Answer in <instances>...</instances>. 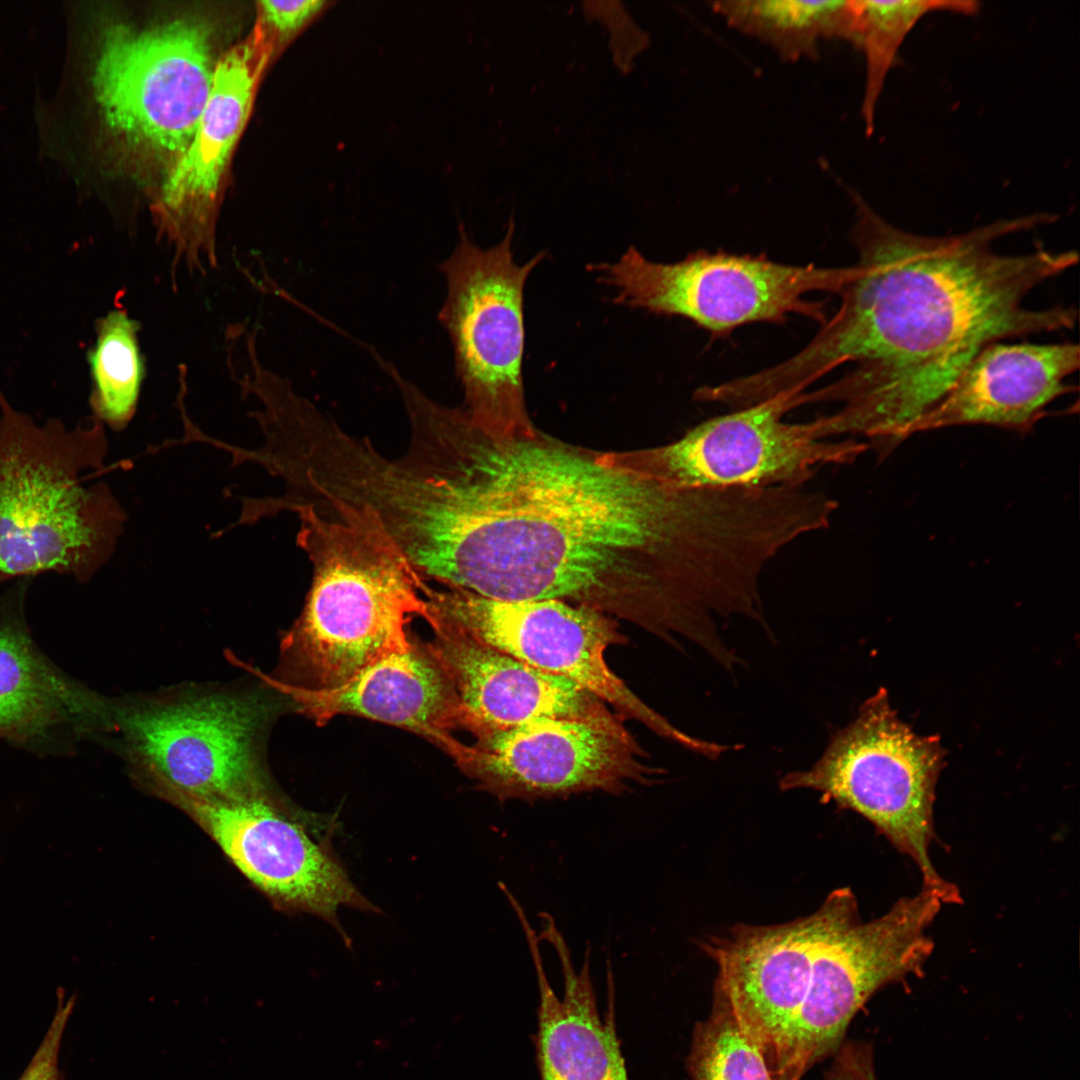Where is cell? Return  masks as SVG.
I'll return each instance as SVG.
<instances>
[{
	"label": "cell",
	"mask_w": 1080,
	"mask_h": 1080,
	"mask_svg": "<svg viewBox=\"0 0 1080 1080\" xmlns=\"http://www.w3.org/2000/svg\"><path fill=\"white\" fill-rule=\"evenodd\" d=\"M615 290L617 304L686 318L715 335L756 322L801 315L826 320L816 292L839 294L852 266L779 263L761 255L697 251L673 263L647 259L630 247L616 262L594 267Z\"/></svg>",
	"instance_id": "cell-7"
},
{
	"label": "cell",
	"mask_w": 1080,
	"mask_h": 1080,
	"mask_svg": "<svg viewBox=\"0 0 1080 1080\" xmlns=\"http://www.w3.org/2000/svg\"><path fill=\"white\" fill-rule=\"evenodd\" d=\"M64 1000L60 994L49 1028L18 1080H62L59 1069L60 1046L74 1007V999Z\"/></svg>",
	"instance_id": "cell-26"
},
{
	"label": "cell",
	"mask_w": 1080,
	"mask_h": 1080,
	"mask_svg": "<svg viewBox=\"0 0 1080 1080\" xmlns=\"http://www.w3.org/2000/svg\"><path fill=\"white\" fill-rule=\"evenodd\" d=\"M611 708L548 717L481 732L453 760L478 789L500 801H535L586 792L619 795L649 785L663 770Z\"/></svg>",
	"instance_id": "cell-13"
},
{
	"label": "cell",
	"mask_w": 1080,
	"mask_h": 1080,
	"mask_svg": "<svg viewBox=\"0 0 1080 1080\" xmlns=\"http://www.w3.org/2000/svg\"><path fill=\"white\" fill-rule=\"evenodd\" d=\"M327 5L322 0L259 1L258 24L278 41H283L298 32Z\"/></svg>",
	"instance_id": "cell-27"
},
{
	"label": "cell",
	"mask_w": 1080,
	"mask_h": 1080,
	"mask_svg": "<svg viewBox=\"0 0 1080 1080\" xmlns=\"http://www.w3.org/2000/svg\"><path fill=\"white\" fill-rule=\"evenodd\" d=\"M943 749L936 736H920L891 708L879 689L858 716L831 735L821 757L808 770L779 780L782 791L809 789L823 803L852 810L917 864L923 888L943 904H959L958 888L934 868L929 847L934 838L933 803Z\"/></svg>",
	"instance_id": "cell-6"
},
{
	"label": "cell",
	"mask_w": 1080,
	"mask_h": 1080,
	"mask_svg": "<svg viewBox=\"0 0 1080 1080\" xmlns=\"http://www.w3.org/2000/svg\"><path fill=\"white\" fill-rule=\"evenodd\" d=\"M1079 363L1076 343H991L973 358L941 401L912 425L907 438L960 425L1030 431L1048 415L1046 408L1053 401L1073 392L1066 380Z\"/></svg>",
	"instance_id": "cell-20"
},
{
	"label": "cell",
	"mask_w": 1080,
	"mask_h": 1080,
	"mask_svg": "<svg viewBox=\"0 0 1080 1080\" xmlns=\"http://www.w3.org/2000/svg\"><path fill=\"white\" fill-rule=\"evenodd\" d=\"M107 449L94 416L39 425L0 389V583L45 572L84 583L109 560L126 514L105 483L81 477Z\"/></svg>",
	"instance_id": "cell-4"
},
{
	"label": "cell",
	"mask_w": 1080,
	"mask_h": 1080,
	"mask_svg": "<svg viewBox=\"0 0 1080 1080\" xmlns=\"http://www.w3.org/2000/svg\"><path fill=\"white\" fill-rule=\"evenodd\" d=\"M427 443L455 545L453 588L589 607L670 643L689 632L709 541L698 490L535 426L491 431L464 408L438 405Z\"/></svg>",
	"instance_id": "cell-1"
},
{
	"label": "cell",
	"mask_w": 1080,
	"mask_h": 1080,
	"mask_svg": "<svg viewBox=\"0 0 1080 1080\" xmlns=\"http://www.w3.org/2000/svg\"><path fill=\"white\" fill-rule=\"evenodd\" d=\"M531 952L539 988L538 1028L535 1037L540 1080H629L615 1020V988L607 969V1009L600 1016L590 976L587 946L585 961L575 970L569 948L554 919L540 914L541 936L555 949L564 979L563 998L551 987L542 962L539 937L522 907L514 909Z\"/></svg>",
	"instance_id": "cell-21"
},
{
	"label": "cell",
	"mask_w": 1080,
	"mask_h": 1080,
	"mask_svg": "<svg viewBox=\"0 0 1080 1080\" xmlns=\"http://www.w3.org/2000/svg\"><path fill=\"white\" fill-rule=\"evenodd\" d=\"M297 544L312 564L300 617L281 643V677L296 688L336 687L372 662L409 649L413 616L430 614L424 581L363 508L307 507Z\"/></svg>",
	"instance_id": "cell-3"
},
{
	"label": "cell",
	"mask_w": 1080,
	"mask_h": 1080,
	"mask_svg": "<svg viewBox=\"0 0 1080 1080\" xmlns=\"http://www.w3.org/2000/svg\"><path fill=\"white\" fill-rule=\"evenodd\" d=\"M216 65L211 30L198 19L146 28L112 24L95 60L94 97L106 124L127 143L177 160L192 140Z\"/></svg>",
	"instance_id": "cell-11"
},
{
	"label": "cell",
	"mask_w": 1080,
	"mask_h": 1080,
	"mask_svg": "<svg viewBox=\"0 0 1080 1080\" xmlns=\"http://www.w3.org/2000/svg\"><path fill=\"white\" fill-rule=\"evenodd\" d=\"M687 1067L692 1080H776L762 1048L716 993L709 1016L695 1025Z\"/></svg>",
	"instance_id": "cell-25"
},
{
	"label": "cell",
	"mask_w": 1080,
	"mask_h": 1080,
	"mask_svg": "<svg viewBox=\"0 0 1080 1080\" xmlns=\"http://www.w3.org/2000/svg\"><path fill=\"white\" fill-rule=\"evenodd\" d=\"M511 218L503 239L490 248L474 244L462 228L450 256L439 266L447 293L439 321L451 340L464 409L495 432L534 427L524 398V286L545 257L515 262Z\"/></svg>",
	"instance_id": "cell-8"
},
{
	"label": "cell",
	"mask_w": 1080,
	"mask_h": 1080,
	"mask_svg": "<svg viewBox=\"0 0 1080 1080\" xmlns=\"http://www.w3.org/2000/svg\"><path fill=\"white\" fill-rule=\"evenodd\" d=\"M30 580L0 600V740L39 757L72 755L81 741L111 733V698L38 647L25 615Z\"/></svg>",
	"instance_id": "cell-17"
},
{
	"label": "cell",
	"mask_w": 1080,
	"mask_h": 1080,
	"mask_svg": "<svg viewBox=\"0 0 1080 1080\" xmlns=\"http://www.w3.org/2000/svg\"><path fill=\"white\" fill-rule=\"evenodd\" d=\"M267 680L317 725L341 714L361 716L412 731L451 758L462 742L453 732L475 730L446 673L414 639L409 649L379 658L333 688L307 690Z\"/></svg>",
	"instance_id": "cell-18"
},
{
	"label": "cell",
	"mask_w": 1080,
	"mask_h": 1080,
	"mask_svg": "<svg viewBox=\"0 0 1080 1080\" xmlns=\"http://www.w3.org/2000/svg\"><path fill=\"white\" fill-rule=\"evenodd\" d=\"M833 1056L834 1060L825 1080H877L869 1044L843 1042Z\"/></svg>",
	"instance_id": "cell-28"
},
{
	"label": "cell",
	"mask_w": 1080,
	"mask_h": 1080,
	"mask_svg": "<svg viewBox=\"0 0 1080 1080\" xmlns=\"http://www.w3.org/2000/svg\"><path fill=\"white\" fill-rule=\"evenodd\" d=\"M710 6L730 27L765 43L786 61L816 59L824 39H850L851 0H724Z\"/></svg>",
	"instance_id": "cell-22"
},
{
	"label": "cell",
	"mask_w": 1080,
	"mask_h": 1080,
	"mask_svg": "<svg viewBox=\"0 0 1080 1080\" xmlns=\"http://www.w3.org/2000/svg\"><path fill=\"white\" fill-rule=\"evenodd\" d=\"M855 208L851 241L858 253L835 314L800 351L756 372L762 397L802 392L846 363L839 380L807 393V402H839L821 416L823 438L862 436L879 458L907 439L987 345L1072 329L1077 310L1024 306L1038 285L1078 263L1076 250L1041 243L1002 254L995 243L1056 221L1033 213L967 232L929 236L901 229L846 187Z\"/></svg>",
	"instance_id": "cell-2"
},
{
	"label": "cell",
	"mask_w": 1080,
	"mask_h": 1080,
	"mask_svg": "<svg viewBox=\"0 0 1080 1080\" xmlns=\"http://www.w3.org/2000/svg\"><path fill=\"white\" fill-rule=\"evenodd\" d=\"M849 42L863 53L865 83L861 117L865 132H874L876 107L886 78L896 65L898 52L910 31L925 15L952 12L974 15L979 2L972 0H851Z\"/></svg>",
	"instance_id": "cell-23"
},
{
	"label": "cell",
	"mask_w": 1080,
	"mask_h": 1080,
	"mask_svg": "<svg viewBox=\"0 0 1080 1080\" xmlns=\"http://www.w3.org/2000/svg\"><path fill=\"white\" fill-rule=\"evenodd\" d=\"M851 896L850 888H838L809 916L777 925H737L700 944L718 968L714 993L762 1048L775 1078L817 947Z\"/></svg>",
	"instance_id": "cell-16"
},
{
	"label": "cell",
	"mask_w": 1080,
	"mask_h": 1080,
	"mask_svg": "<svg viewBox=\"0 0 1080 1080\" xmlns=\"http://www.w3.org/2000/svg\"><path fill=\"white\" fill-rule=\"evenodd\" d=\"M139 330L124 308L113 309L98 319L88 353L93 416L114 430L124 429L137 409L145 376Z\"/></svg>",
	"instance_id": "cell-24"
},
{
	"label": "cell",
	"mask_w": 1080,
	"mask_h": 1080,
	"mask_svg": "<svg viewBox=\"0 0 1080 1080\" xmlns=\"http://www.w3.org/2000/svg\"><path fill=\"white\" fill-rule=\"evenodd\" d=\"M804 392L780 393L705 420L661 446L602 453L612 465L686 488L805 486L823 466L848 465L869 445L820 439L815 419L787 422Z\"/></svg>",
	"instance_id": "cell-9"
},
{
	"label": "cell",
	"mask_w": 1080,
	"mask_h": 1080,
	"mask_svg": "<svg viewBox=\"0 0 1080 1080\" xmlns=\"http://www.w3.org/2000/svg\"><path fill=\"white\" fill-rule=\"evenodd\" d=\"M431 611L498 650L548 674L563 677L602 700L626 720L707 759L717 744L690 735L640 699L606 661L607 650L624 644L616 619L562 601H500L473 592L427 585Z\"/></svg>",
	"instance_id": "cell-10"
},
{
	"label": "cell",
	"mask_w": 1080,
	"mask_h": 1080,
	"mask_svg": "<svg viewBox=\"0 0 1080 1080\" xmlns=\"http://www.w3.org/2000/svg\"><path fill=\"white\" fill-rule=\"evenodd\" d=\"M266 684L111 699V734L135 775L166 800L265 792L264 736L279 704Z\"/></svg>",
	"instance_id": "cell-5"
},
{
	"label": "cell",
	"mask_w": 1080,
	"mask_h": 1080,
	"mask_svg": "<svg viewBox=\"0 0 1080 1080\" xmlns=\"http://www.w3.org/2000/svg\"><path fill=\"white\" fill-rule=\"evenodd\" d=\"M942 904L922 888L865 923L856 897L846 904L815 952L776 1080H800L812 1065L833 1056L855 1014L878 989L919 973L934 947L926 929Z\"/></svg>",
	"instance_id": "cell-12"
},
{
	"label": "cell",
	"mask_w": 1080,
	"mask_h": 1080,
	"mask_svg": "<svg viewBox=\"0 0 1080 1080\" xmlns=\"http://www.w3.org/2000/svg\"><path fill=\"white\" fill-rule=\"evenodd\" d=\"M258 24L217 62L213 85L190 144L174 162L156 202L158 234L174 271L206 272L218 264L215 218L220 181L245 124L256 84L272 51Z\"/></svg>",
	"instance_id": "cell-15"
},
{
	"label": "cell",
	"mask_w": 1080,
	"mask_h": 1080,
	"mask_svg": "<svg viewBox=\"0 0 1080 1080\" xmlns=\"http://www.w3.org/2000/svg\"><path fill=\"white\" fill-rule=\"evenodd\" d=\"M268 790L225 799L177 798L238 870L279 908L314 915L345 940L338 911L377 912L328 844L312 838L304 818Z\"/></svg>",
	"instance_id": "cell-14"
},
{
	"label": "cell",
	"mask_w": 1080,
	"mask_h": 1080,
	"mask_svg": "<svg viewBox=\"0 0 1080 1080\" xmlns=\"http://www.w3.org/2000/svg\"><path fill=\"white\" fill-rule=\"evenodd\" d=\"M429 614L427 623L433 637L423 644L473 720V736L540 718L580 716L610 708L570 680L483 643L430 609Z\"/></svg>",
	"instance_id": "cell-19"
}]
</instances>
